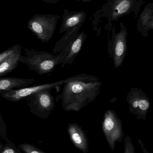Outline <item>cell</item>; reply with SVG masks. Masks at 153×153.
I'll return each instance as SVG.
<instances>
[{
    "label": "cell",
    "mask_w": 153,
    "mask_h": 153,
    "mask_svg": "<svg viewBox=\"0 0 153 153\" xmlns=\"http://www.w3.org/2000/svg\"><path fill=\"white\" fill-rule=\"evenodd\" d=\"M99 80L97 76L82 74L64 84L61 96L64 110L77 112L94 101L102 85Z\"/></svg>",
    "instance_id": "6da1fadb"
},
{
    "label": "cell",
    "mask_w": 153,
    "mask_h": 153,
    "mask_svg": "<svg viewBox=\"0 0 153 153\" xmlns=\"http://www.w3.org/2000/svg\"><path fill=\"white\" fill-rule=\"evenodd\" d=\"M145 3L143 0H107L93 15V30L98 36L100 35L102 30L107 31V35H110L114 22L131 13L136 19Z\"/></svg>",
    "instance_id": "7a4b0ae2"
},
{
    "label": "cell",
    "mask_w": 153,
    "mask_h": 153,
    "mask_svg": "<svg viewBox=\"0 0 153 153\" xmlns=\"http://www.w3.org/2000/svg\"><path fill=\"white\" fill-rule=\"evenodd\" d=\"M25 55H21L20 62L26 65L31 71L39 75L47 74L53 71L60 64L58 53H51L46 51H36L33 48H23Z\"/></svg>",
    "instance_id": "3957f363"
},
{
    "label": "cell",
    "mask_w": 153,
    "mask_h": 153,
    "mask_svg": "<svg viewBox=\"0 0 153 153\" xmlns=\"http://www.w3.org/2000/svg\"><path fill=\"white\" fill-rule=\"evenodd\" d=\"M61 19L56 14H35L28 21V28L42 43H47L53 37Z\"/></svg>",
    "instance_id": "277c9868"
},
{
    "label": "cell",
    "mask_w": 153,
    "mask_h": 153,
    "mask_svg": "<svg viewBox=\"0 0 153 153\" xmlns=\"http://www.w3.org/2000/svg\"><path fill=\"white\" fill-rule=\"evenodd\" d=\"M120 30L116 33V27L113 25L111 29V37L107 36V51L113 60L114 67L119 68L123 63L127 48V37L128 31L123 22L119 24Z\"/></svg>",
    "instance_id": "5b68a950"
},
{
    "label": "cell",
    "mask_w": 153,
    "mask_h": 153,
    "mask_svg": "<svg viewBox=\"0 0 153 153\" xmlns=\"http://www.w3.org/2000/svg\"><path fill=\"white\" fill-rule=\"evenodd\" d=\"M102 129L110 148L114 151L116 143L123 141L124 133L122 120L113 110H108L104 113Z\"/></svg>",
    "instance_id": "8992f818"
},
{
    "label": "cell",
    "mask_w": 153,
    "mask_h": 153,
    "mask_svg": "<svg viewBox=\"0 0 153 153\" xmlns=\"http://www.w3.org/2000/svg\"><path fill=\"white\" fill-rule=\"evenodd\" d=\"M51 90H45L35 93L25 98L32 114L46 118L55 107L54 98Z\"/></svg>",
    "instance_id": "52a82bcc"
},
{
    "label": "cell",
    "mask_w": 153,
    "mask_h": 153,
    "mask_svg": "<svg viewBox=\"0 0 153 153\" xmlns=\"http://www.w3.org/2000/svg\"><path fill=\"white\" fill-rule=\"evenodd\" d=\"M126 100L131 113L137 119L145 121L151 104L145 93L140 88L133 87L128 93Z\"/></svg>",
    "instance_id": "ba28073f"
},
{
    "label": "cell",
    "mask_w": 153,
    "mask_h": 153,
    "mask_svg": "<svg viewBox=\"0 0 153 153\" xmlns=\"http://www.w3.org/2000/svg\"><path fill=\"white\" fill-rule=\"evenodd\" d=\"M77 75L70 76L65 79L60 80L51 83L43 84L31 87H25L20 89L11 90L0 94L1 97L7 100L13 102H19L22 100H25L28 96L35 93L45 90H52L57 86L64 84L70 80H73L77 77Z\"/></svg>",
    "instance_id": "9c48e42d"
},
{
    "label": "cell",
    "mask_w": 153,
    "mask_h": 153,
    "mask_svg": "<svg viewBox=\"0 0 153 153\" xmlns=\"http://www.w3.org/2000/svg\"><path fill=\"white\" fill-rule=\"evenodd\" d=\"M88 35L83 30L79 33L76 38L67 46L65 49L58 53L61 67H64L66 65H71L79 54L81 50L84 43Z\"/></svg>",
    "instance_id": "30bf717a"
},
{
    "label": "cell",
    "mask_w": 153,
    "mask_h": 153,
    "mask_svg": "<svg viewBox=\"0 0 153 153\" xmlns=\"http://www.w3.org/2000/svg\"><path fill=\"white\" fill-rule=\"evenodd\" d=\"M69 137L74 145L83 153L89 152V144L85 131L77 123H70L67 127Z\"/></svg>",
    "instance_id": "8fae6325"
},
{
    "label": "cell",
    "mask_w": 153,
    "mask_h": 153,
    "mask_svg": "<svg viewBox=\"0 0 153 153\" xmlns=\"http://www.w3.org/2000/svg\"><path fill=\"white\" fill-rule=\"evenodd\" d=\"M87 14L85 11L63 10L62 25L59 34H62L78 25H82L85 21Z\"/></svg>",
    "instance_id": "7c38bea8"
},
{
    "label": "cell",
    "mask_w": 153,
    "mask_h": 153,
    "mask_svg": "<svg viewBox=\"0 0 153 153\" xmlns=\"http://www.w3.org/2000/svg\"><path fill=\"white\" fill-rule=\"evenodd\" d=\"M137 28L144 37H147L149 31L153 30V3H149L144 8L137 20Z\"/></svg>",
    "instance_id": "4fadbf2b"
},
{
    "label": "cell",
    "mask_w": 153,
    "mask_h": 153,
    "mask_svg": "<svg viewBox=\"0 0 153 153\" xmlns=\"http://www.w3.org/2000/svg\"><path fill=\"white\" fill-rule=\"evenodd\" d=\"M34 81L33 78H22L14 77H0V94L11 90L27 87Z\"/></svg>",
    "instance_id": "5bb4252c"
},
{
    "label": "cell",
    "mask_w": 153,
    "mask_h": 153,
    "mask_svg": "<svg viewBox=\"0 0 153 153\" xmlns=\"http://www.w3.org/2000/svg\"><path fill=\"white\" fill-rule=\"evenodd\" d=\"M82 26V25H78L66 31L62 38L56 43L53 49V54L58 53L62 50L65 49L78 36Z\"/></svg>",
    "instance_id": "9a60e30c"
},
{
    "label": "cell",
    "mask_w": 153,
    "mask_h": 153,
    "mask_svg": "<svg viewBox=\"0 0 153 153\" xmlns=\"http://www.w3.org/2000/svg\"><path fill=\"white\" fill-rule=\"evenodd\" d=\"M22 47L15 51L9 58L0 64V76H4L12 71L20 62Z\"/></svg>",
    "instance_id": "2e32d148"
},
{
    "label": "cell",
    "mask_w": 153,
    "mask_h": 153,
    "mask_svg": "<svg viewBox=\"0 0 153 153\" xmlns=\"http://www.w3.org/2000/svg\"><path fill=\"white\" fill-rule=\"evenodd\" d=\"M22 47L19 45L16 44L7 49V50L0 53V64L9 58L15 51H17L20 48Z\"/></svg>",
    "instance_id": "e0dca14e"
},
{
    "label": "cell",
    "mask_w": 153,
    "mask_h": 153,
    "mask_svg": "<svg viewBox=\"0 0 153 153\" xmlns=\"http://www.w3.org/2000/svg\"><path fill=\"white\" fill-rule=\"evenodd\" d=\"M124 143V152L123 153H136L133 141L129 135L125 137Z\"/></svg>",
    "instance_id": "ac0fdd59"
},
{
    "label": "cell",
    "mask_w": 153,
    "mask_h": 153,
    "mask_svg": "<svg viewBox=\"0 0 153 153\" xmlns=\"http://www.w3.org/2000/svg\"><path fill=\"white\" fill-rule=\"evenodd\" d=\"M20 148L26 153H46L35 147L33 146L28 144H23L19 146Z\"/></svg>",
    "instance_id": "d6986e66"
},
{
    "label": "cell",
    "mask_w": 153,
    "mask_h": 153,
    "mask_svg": "<svg viewBox=\"0 0 153 153\" xmlns=\"http://www.w3.org/2000/svg\"><path fill=\"white\" fill-rule=\"evenodd\" d=\"M138 143L142 149L143 153H150L145 147V145L141 139H138Z\"/></svg>",
    "instance_id": "ffe728a7"
},
{
    "label": "cell",
    "mask_w": 153,
    "mask_h": 153,
    "mask_svg": "<svg viewBox=\"0 0 153 153\" xmlns=\"http://www.w3.org/2000/svg\"><path fill=\"white\" fill-rule=\"evenodd\" d=\"M1 153H18L12 148H6Z\"/></svg>",
    "instance_id": "44dd1931"
},
{
    "label": "cell",
    "mask_w": 153,
    "mask_h": 153,
    "mask_svg": "<svg viewBox=\"0 0 153 153\" xmlns=\"http://www.w3.org/2000/svg\"><path fill=\"white\" fill-rule=\"evenodd\" d=\"M45 2L46 3L48 4H57L60 0H40Z\"/></svg>",
    "instance_id": "7402d4cb"
},
{
    "label": "cell",
    "mask_w": 153,
    "mask_h": 153,
    "mask_svg": "<svg viewBox=\"0 0 153 153\" xmlns=\"http://www.w3.org/2000/svg\"><path fill=\"white\" fill-rule=\"evenodd\" d=\"M78 1H81L83 3L88 2L91 1L93 0H76Z\"/></svg>",
    "instance_id": "603a6c76"
},
{
    "label": "cell",
    "mask_w": 153,
    "mask_h": 153,
    "mask_svg": "<svg viewBox=\"0 0 153 153\" xmlns=\"http://www.w3.org/2000/svg\"><path fill=\"white\" fill-rule=\"evenodd\" d=\"M3 121L2 119L1 116V111H0V126H1V124H2Z\"/></svg>",
    "instance_id": "cb8c5ba5"
},
{
    "label": "cell",
    "mask_w": 153,
    "mask_h": 153,
    "mask_svg": "<svg viewBox=\"0 0 153 153\" xmlns=\"http://www.w3.org/2000/svg\"><path fill=\"white\" fill-rule=\"evenodd\" d=\"M1 146H0V149H1Z\"/></svg>",
    "instance_id": "d4e9b609"
}]
</instances>
